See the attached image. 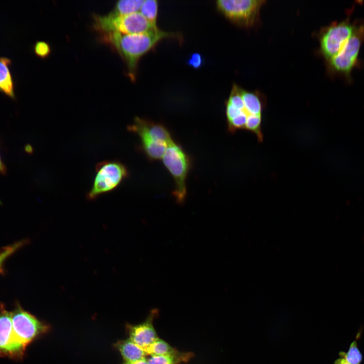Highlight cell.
Returning a JSON list of instances; mask_svg holds the SVG:
<instances>
[{"label":"cell","mask_w":364,"mask_h":364,"mask_svg":"<svg viewBox=\"0 0 364 364\" xmlns=\"http://www.w3.org/2000/svg\"><path fill=\"white\" fill-rule=\"evenodd\" d=\"M107 40L125 61L129 76L134 80L139 59L164 38L174 37V34L158 28L139 34L107 33Z\"/></svg>","instance_id":"cell-1"},{"label":"cell","mask_w":364,"mask_h":364,"mask_svg":"<svg viewBox=\"0 0 364 364\" xmlns=\"http://www.w3.org/2000/svg\"><path fill=\"white\" fill-rule=\"evenodd\" d=\"M242 105L236 109L226 103L228 129L231 133L245 130L253 133L259 142L263 140L262 131L264 103L257 93L241 89Z\"/></svg>","instance_id":"cell-2"},{"label":"cell","mask_w":364,"mask_h":364,"mask_svg":"<svg viewBox=\"0 0 364 364\" xmlns=\"http://www.w3.org/2000/svg\"><path fill=\"white\" fill-rule=\"evenodd\" d=\"M364 43V21H356L354 31L340 51L328 61L330 71L342 77L348 83L352 82L353 70L360 65L359 55Z\"/></svg>","instance_id":"cell-3"},{"label":"cell","mask_w":364,"mask_h":364,"mask_svg":"<svg viewBox=\"0 0 364 364\" xmlns=\"http://www.w3.org/2000/svg\"><path fill=\"white\" fill-rule=\"evenodd\" d=\"M127 167L118 160H108L96 165L92 185L86 194L89 201L116 190L129 176Z\"/></svg>","instance_id":"cell-4"},{"label":"cell","mask_w":364,"mask_h":364,"mask_svg":"<svg viewBox=\"0 0 364 364\" xmlns=\"http://www.w3.org/2000/svg\"><path fill=\"white\" fill-rule=\"evenodd\" d=\"M95 27L107 33L139 34L158 28L150 23L140 12L124 16L109 14L95 17Z\"/></svg>","instance_id":"cell-5"},{"label":"cell","mask_w":364,"mask_h":364,"mask_svg":"<svg viewBox=\"0 0 364 364\" xmlns=\"http://www.w3.org/2000/svg\"><path fill=\"white\" fill-rule=\"evenodd\" d=\"M162 159L174 180L173 195L176 202L183 205L187 194L186 179L189 167L188 158L182 149L172 141L168 145Z\"/></svg>","instance_id":"cell-6"},{"label":"cell","mask_w":364,"mask_h":364,"mask_svg":"<svg viewBox=\"0 0 364 364\" xmlns=\"http://www.w3.org/2000/svg\"><path fill=\"white\" fill-rule=\"evenodd\" d=\"M355 25L356 21L352 22L349 18H347L324 29L320 38V50L327 61L340 51L353 34Z\"/></svg>","instance_id":"cell-7"},{"label":"cell","mask_w":364,"mask_h":364,"mask_svg":"<svg viewBox=\"0 0 364 364\" xmlns=\"http://www.w3.org/2000/svg\"><path fill=\"white\" fill-rule=\"evenodd\" d=\"M13 330L15 337L25 348L34 340L48 331V325L24 310L17 304L11 311Z\"/></svg>","instance_id":"cell-8"},{"label":"cell","mask_w":364,"mask_h":364,"mask_svg":"<svg viewBox=\"0 0 364 364\" xmlns=\"http://www.w3.org/2000/svg\"><path fill=\"white\" fill-rule=\"evenodd\" d=\"M262 0H219L217 8L231 20L244 26H251L257 21Z\"/></svg>","instance_id":"cell-9"},{"label":"cell","mask_w":364,"mask_h":364,"mask_svg":"<svg viewBox=\"0 0 364 364\" xmlns=\"http://www.w3.org/2000/svg\"><path fill=\"white\" fill-rule=\"evenodd\" d=\"M25 348L14 335L11 319V311H8L4 304H0V356L13 359H20L24 355Z\"/></svg>","instance_id":"cell-10"},{"label":"cell","mask_w":364,"mask_h":364,"mask_svg":"<svg viewBox=\"0 0 364 364\" xmlns=\"http://www.w3.org/2000/svg\"><path fill=\"white\" fill-rule=\"evenodd\" d=\"M158 314V309L153 308L142 323L138 325H126L129 339L144 350L159 338L154 326V320Z\"/></svg>","instance_id":"cell-11"},{"label":"cell","mask_w":364,"mask_h":364,"mask_svg":"<svg viewBox=\"0 0 364 364\" xmlns=\"http://www.w3.org/2000/svg\"><path fill=\"white\" fill-rule=\"evenodd\" d=\"M127 130L137 134L140 139H147L163 142L167 145L173 141L167 129L162 125L135 117L133 123L127 126Z\"/></svg>","instance_id":"cell-12"},{"label":"cell","mask_w":364,"mask_h":364,"mask_svg":"<svg viewBox=\"0 0 364 364\" xmlns=\"http://www.w3.org/2000/svg\"><path fill=\"white\" fill-rule=\"evenodd\" d=\"M11 65L10 59L0 57V93L15 100V82L10 69Z\"/></svg>","instance_id":"cell-13"},{"label":"cell","mask_w":364,"mask_h":364,"mask_svg":"<svg viewBox=\"0 0 364 364\" xmlns=\"http://www.w3.org/2000/svg\"><path fill=\"white\" fill-rule=\"evenodd\" d=\"M115 347L120 353L124 362H133L147 356L144 349L129 338L118 341Z\"/></svg>","instance_id":"cell-14"},{"label":"cell","mask_w":364,"mask_h":364,"mask_svg":"<svg viewBox=\"0 0 364 364\" xmlns=\"http://www.w3.org/2000/svg\"><path fill=\"white\" fill-rule=\"evenodd\" d=\"M195 356L192 352H184L178 350L172 354L164 355H148V364H184L189 362Z\"/></svg>","instance_id":"cell-15"},{"label":"cell","mask_w":364,"mask_h":364,"mask_svg":"<svg viewBox=\"0 0 364 364\" xmlns=\"http://www.w3.org/2000/svg\"><path fill=\"white\" fill-rule=\"evenodd\" d=\"M141 147L148 158L153 160L162 158L167 145L164 143L148 139H141Z\"/></svg>","instance_id":"cell-16"},{"label":"cell","mask_w":364,"mask_h":364,"mask_svg":"<svg viewBox=\"0 0 364 364\" xmlns=\"http://www.w3.org/2000/svg\"><path fill=\"white\" fill-rule=\"evenodd\" d=\"M145 1L121 0L118 1L113 11L110 13L117 16L127 15L135 13L140 10Z\"/></svg>","instance_id":"cell-17"},{"label":"cell","mask_w":364,"mask_h":364,"mask_svg":"<svg viewBox=\"0 0 364 364\" xmlns=\"http://www.w3.org/2000/svg\"><path fill=\"white\" fill-rule=\"evenodd\" d=\"M178 350L162 339L158 338L145 349L148 355H164L173 353Z\"/></svg>","instance_id":"cell-18"},{"label":"cell","mask_w":364,"mask_h":364,"mask_svg":"<svg viewBox=\"0 0 364 364\" xmlns=\"http://www.w3.org/2000/svg\"><path fill=\"white\" fill-rule=\"evenodd\" d=\"M27 243V240H22L0 249V274L5 273L4 264L7 259Z\"/></svg>","instance_id":"cell-19"},{"label":"cell","mask_w":364,"mask_h":364,"mask_svg":"<svg viewBox=\"0 0 364 364\" xmlns=\"http://www.w3.org/2000/svg\"><path fill=\"white\" fill-rule=\"evenodd\" d=\"M158 9V2L155 0L145 1L140 9V13L150 23L156 25Z\"/></svg>","instance_id":"cell-20"},{"label":"cell","mask_w":364,"mask_h":364,"mask_svg":"<svg viewBox=\"0 0 364 364\" xmlns=\"http://www.w3.org/2000/svg\"><path fill=\"white\" fill-rule=\"evenodd\" d=\"M339 356L343 357L349 364H361L362 355L358 348L356 340L352 341L347 352L340 351Z\"/></svg>","instance_id":"cell-21"},{"label":"cell","mask_w":364,"mask_h":364,"mask_svg":"<svg viewBox=\"0 0 364 364\" xmlns=\"http://www.w3.org/2000/svg\"><path fill=\"white\" fill-rule=\"evenodd\" d=\"M33 50L35 55L42 59L48 57L51 53L49 43L44 41H37L34 45Z\"/></svg>","instance_id":"cell-22"},{"label":"cell","mask_w":364,"mask_h":364,"mask_svg":"<svg viewBox=\"0 0 364 364\" xmlns=\"http://www.w3.org/2000/svg\"><path fill=\"white\" fill-rule=\"evenodd\" d=\"M202 57L199 53H194L189 58L188 64L195 69L199 68L202 64Z\"/></svg>","instance_id":"cell-23"},{"label":"cell","mask_w":364,"mask_h":364,"mask_svg":"<svg viewBox=\"0 0 364 364\" xmlns=\"http://www.w3.org/2000/svg\"><path fill=\"white\" fill-rule=\"evenodd\" d=\"M146 357L133 362H124L123 364H148Z\"/></svg>","instance_id":"cell-24"},{"label":"cell","mask_w":364,"mask_h":364,"mask_svg":"<svg viewBox=\"0 0 364 364\" xmlns=\"http://www.w3.org/2000/svg\"><path fill=\"white\" fill-rule=\"evenodd\" d=\"M7 168L3 162L0 155V174H5L6 173Z\"/></svg>","instance_id":"cell-25"},{"label":"cell","mask_w":364,"mask_h":364,"mask_svg":"<svg viewBox=\"0 0 364 364\" xmlns=\"http://www.w3.org/2000/svg\"><path fill=\"white\" fill-rule=\"evenodd\" d=\"M334 364H349L346 359L342 356H340L335 360Z\"/></svg>","instance_id":"cell-26"}]
</instances>
